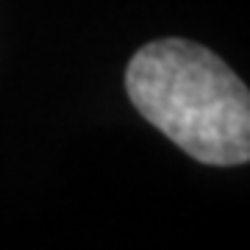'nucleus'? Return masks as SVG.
Masks as SVG:
<instances>
[{
	"instance_id": "f257e3e1",
	"label": "nucleus",
	"mask_w": 250,
	"mask_h": 250,
	"mask_svg": "<svg viewBox=\"0 0 250 250\" xmlns=\"http://www.w3.org/2000/svg\"><path fill=\"white\" fill-rule=\"evenodd\" d=\"M136 111L195 161L233 167L250 159V92L208 47L156 39L125 67Z\"/></svg>"
}]
</instances>
